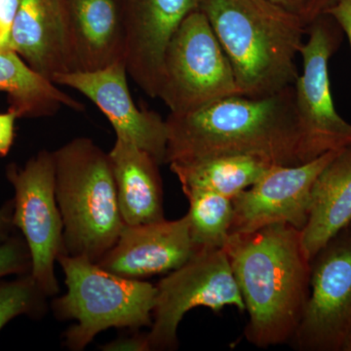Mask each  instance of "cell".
Masks as SVG:
<instances>
[{
  "instance_id": "1",
  "label": "cell",
  "mask_w": 351,
  "mask_h": 351,
  "mask_svg": "<svg viewBox=\"0 0 351 351\" xmlns=\"http://www.w3.org/2000/svg\"><path fill=\"white\" fill-rule=\"evenodd\" d=\"M165 120V163L221 156H255L272 165L308 161L294 85L262 98L235 95Z\"/></svg>"
},
{
  "instance_id": "2",
  "label": "cell",
  "mask_w": 351,
  "mask_h": 351,
  "mask_svg": "<svg viewBox=\"0 0 351 351\" xmlns=\"http://www.w3.org/2000/svg\"><path fill=\"white\" fill-rule=\"evenodd\" d=\"M223 250L249 315L245 338L258 348L291 341L311 282V262L302 230L274 223L250 233H232Z\"/></svg>"
},
{
  "instance_id": "3",
  "label": "cell",
  "mask_w": 351,
  "mask_h": 351,
  "mask_svg": "<svg viewBox=\"0 0 351 351\" xmlns=\"http://www.w3.org/2000/svg\"><path fill=\"white\" fill-rule=\"evenodd\" d=\"M201 10L243 96L262 98L295 84L307 32L301 15L271 0H204Z\"/></svg>"
},
{
  "instance_id": "4",
  "label": "cell",
  "mask_w": 351,
  "mask_h": 351,
  "mask_svg": "<svg viewBox=\"0 0 351 351\" xmlns=\"http://www.w3.org/2000/svg\"><path fill=\"white\" fill-rule=\"evenodd\" d=\"M53 154L64 253L98 263L124 226L110 154L88 138H76Z\"/></svg>"
},
{
  "instance_id": "5",
  "label": "cell",
  "mask_w": 351,
  "mask_h": 351,
  "mask_svg": "<svg viewBox=\"0 0 351 351\" xmlns=\"http://www.w3.org/2000/svg\"><path fill=\"white\" fill-rule=\"evenodd\" d=\"M57 262L64 270L68 291L53 307L62 319L77 322L66 332L69 348L84 350L108 328L151 326L156 286L115 276L80 256L62 253Z\"/></svg>"
},
{
  "instance_id": "6",
  "label": "cell",
  "mask_w": 351,
  "mask_h": 351,
  "mask_svg": "<svg viewBox=\"0 0 351 351\" xmlns=\"http://www.w3.org/2000/svg\"><path fill=\"white\" fill-rule=\"evenodd\" d=\"M235 95L242 94L225 51L205 13L193 11L166 49L158 99L184 113Z\"/></svg>"
},
{
  "instance_id": "7",
  "label": "cell",
  "mask_w": 351,
  "mask_h": 351,
  "mask_svg": "<svg viewBox=\"0 0 351 351\" xmlns=\"http://www.w3.org/2000/svg\"><path fill=\"white\" fill-rule=\"evenodd\" d=\"M156 286L152 329L145 335L149 350H175L178 328L186 313L206 307L219 313L226 306L244 313L245 304L230 260L223 249L198 251Z\"/></svg>"
},
{
  "instance_id": "8",
  "label": "cell",
  "mask_w": 351,
  "mask_h": 351,
  "mask_svg": "<svg viewBox=\"0 0 351 351\" xmlns=\"http://www.w3.org/2000/svg\"><path fill=\"white\" fill-rule=\"evenodd\" d=\"M307 39L300 56L302 71L294 84L307 160L351 145V123L335 108L330 82L329 63L345 38L341 27L329 14L307 25Z\"/></svg>"
},
{
  "instance_id": "9",
  "label": "cell",
  "mask_w": 351,
  "mask_h": 351,
  "mask_svg": "<svg viewBox=\"0 0 351 351\" xmlns=\"http://www.w3.org/2000/svg\"><path fill=\"white\" fill-rule=\"evenodd\" d=\"M8 179L15 189L12 223L24 234L31 276L46 295L57 294L54 267L64 253V223L55 191L54 154L40 152L24 167L12 166Z\"/></svg>"
},
{
  "instance_id": "10",
  "label": "cell",
  "mask_w": 351,
  "mask_h": 351,
  "mask_svg": "<svg viewBox=\"0 0 351 351\" xmlns=\"http://www.w3.org/2000/svg\"><path fill=\"white\" fill-rule=\"evenodd\" d=\"M351 330V232L346 228L311 260L306 307L293 346L302 351H343Z\"/></svg>"
},
{
  "instance_id": "11",
  "label": "cell",
  "mask_w": 351,
  "mask_h": 351,
  "mask_svg": "<svg viewBox=\"0 0 351 351\" xmlns=\"http://www.w3.org/2000/svg\"><path fill=\"white\" fill-rule=\"evenodd\" d=\"M339 151L298 165H272L250 188L233 198L230 234L287 223L304 230L314 182Z\"/></svg>"
},
{
  "instance_id": "12",
  "label": "cell",
  "mask_w": 351,
  "mask_h": 351,
  "mask_svg": "<svg viewBox=\"0 0 351 351\" xmlns=\"http://www.w3.org/2000/svg\"><path fill=\"white\" fill-rule=\"evenodd\" d=\"M127 76L125 62L120 61L97 71L59 73L52 82L84 95L107 117L117 138L149 152L161 165L165 163L167 151L166 120L159 113L138 108Z\"/></svg>"
},
{
  "instance_id": "13",
  "label": "cell",
  "mask_w": 351,
  "mask_h": 351,
  "mask_svg": "<svg viewBox=\"0 0 351 351\" xmlns=\"http://www.w3.org/2000/svg\"><path fill=\"white\" fill-rule=\"evenodd\" d=\"M204 0H125L128 75L152 99L158 98L164 57L184 20Z\"/></svg>"
},
{
  "instance_id": "14",
  "label": "cell",
  "mask_w": 351,
  "mask_h": 351,
  "mask_svg": "<svg viewBox=\"0 0 351 351\" xmlns=\"http://www.w3.org/2000/svg\"><path fill=\"white\" fill-rule=\"evenodd\" d=\"M195 253L188 215L175 221L124 226L98 265L115 276L144 280L179 269Z\"/></svg>"
},
{
  "instance_id": "15",
  "label": "cell",
  "mask_w": 351,
  "mask_h": 351,
  "mask_svg": "<svg viewBox=\"0 0 351 351\" xmlns=\"http://www.w3.org/2000/svg\"><path fill=\"white\" fill-rule=\"evenodd\" d=\"M73 71L124 61L125 0H62Z\"/></svg>"
},
{
  "instance_id": "16",
  "label": "cell",
  "mask_w": 351,
  "mask_h": 351,
  "mask_svg": "<svg viewBox=\"0 0 351 351\" xmlns=\"http://www.w3.org/2000/svg\"><path fill=\"white\" fill-rule=\"evenodd\" d=\"M6 49L51 82L59 73H71L62 0H20Z\"/></svg>"
},
{
  "instance_id": "17",
  "label": "cell",
  "mask_w": 351,
  "mask_h": 351,
  "mask_svg": "<svg viewBox=\"0 0 351 351\" xmlns=\"http://www.w3.org/2000/svg\"><path fill=\"white\" fill-rule=\"evenodd\" d=\"M108 154L124 226L165 219L160 164L156 159L133 143L117 137Z\"/></svg>"
},
{
  "instance_id": "18",
  "label": "cell",
  "mask_w": 351,
  "mask_h": 351,
  "mask_svg": "<svg viewBox=\"0 0 351 351\" xmlns=\"http://www.w3.org/2000/svg\"><path fill=\"white\" fill-rule=\"evenodd\" d=\"M351 223V145L341 149L314 182L308 219L302 230L309 261Z\"/></svg>"
},
{
  "instance_id": "19",
  "label": "cell",
  "mask_w": 351,
  "mask_h": 351,
  "mask_svg": "<svg viewBox=\"0 0 351 351\" xmlns=\"http://www.w3.org/2000/svg\"><path fill=\"white\" fill-rule=\"evenodd\" d=\"M169 165L184 195L209 191L232 200L253 186L272 164L255 156H221L174 161Z\"/></svg>"
},
{
  "instance_id": "20",
  "label": "cell",
  "mask_w": 351,
  "mask_h": 351,
  "mask_svg": "<svg viewBox=\"0 0 351 351\" xmlns=\"http://www.w3.org/2000/svg\"><path fill=\"white\" fill-rule=\"evenodd\" d=\"M0 91L13 100L18 115L50 117L66 107L82 112L84 106L39 75L10 49L0 50Z\"/></svg>"
},
{
  "instance_id": "21",
  "label": "cell",
  "mask_w": 351,
  "mask_h": 351,
  "mask_svg": "<svg viewBox=\"0 0 351 351\" xmlns=\"http://www.w3.org/2000/svg\"><path fill=\"white\" fill-rule=\"evenodd\" d=\"M189 199V233L195 252L223 249L230 234L232 200L209 191H191Z\"/></svg>"
},
{
  "instance_id": "22",
  "label": "cell",
  "mask_w": 351,
  "mask_h": 351,
  "mask_svg": "<svg viewBox=\"0 0 351 351\" xmlns=\"http://www.w3.org/2000/svg\"><path fill=\"white\" fill-rule=\"evenodd\" d=\"M45 297L32 276L0 284V330L21 314L40 313Z\"/></svg>"
},
{
  "instance_id": "23",
  "label": "cell",
  "mask_w": 351,
  "mask_h": 351,
  "mask_svg": "<svg viewBox=\"0 0 351 351\" xmlns=\"http://www.w3.org/2000/svg\"><path fill=\"white\" fill-rule=\"evenodd\" d=\"M31 265L27 243L18 239H7L0 243V277L21 274Z\"/></svg>"
},
{
  "instance_id": "24",
  "label": "cell",
  "mask_w": 351,
  "mask_h": 351,
  "mask_svg": "<svg viewBox=\"0 0 351 351\" xmlns=\"http://www.w3.org/2000/svg\"><path fill=\"white\" fill-rule=\"evenodd\" d=\"M18 113L10 110L0 113V156H6L10 151L15 137V121Z\"/></svg>"
},
{
  "instance_id": "25",
  "label": "cell",
  "mask_w": 351,
  "mask_h": 351,
  "mask_svg": "<svg viewBox=\"0 0 351 351\" xmlns=\"http://www.w3.org/2000/svg\"><path fill=\"white\" fill-rule=\"evenodd\" d=\"M325 14H329L336 20L351 48V0H341Z\"/></svg>"
},
{
  "instance_id": "26",
  "label": "cell",
  "mask_w": 351,
  "mask_h": 351,
  "mask_svg": "<svg viewBox=\"0 0 351 351\" xmlns=\"http://www.w3.org/2000/svg\"><path fill=\"white\" fill-rule=\"evenodd\" d=\"M339 1L341 0H307L306 7L301 15L302 20L306 25H308L318 16L327 13Z\"/></svg>"
},
{
  "instance_id": "27",
  "label": "cell",
  "mask_w": 351,
  "mask_h": 351,
  "mask_svg": "<svg viewBox=\"0 0 351 351\" xmlns=\"http://www.w3.org/2000/svg\"><path fill=\"white\" fill-rule=\"evenodd\" d=\"M101 350L108 351H147L149 350V346H147L145 336H135L132 337V338L117 339V341L104 346Z\"/></svg>"
},
{
  "instance_id": "28",
  "label": "cell",
  "mask_w": 351,
  "mask_h": 351,
  "mask_svg": "<svg viewBox=\"0 0 351 351\" xmlns=\"http://www.w3.org/2000/svg\"><path fill=\"white\" fill-rule=\"evenodd\" d=\"M11 215L12 214H11L10 206L2 208L0 210V243L8 239L7 237H8L9 230L11 225H13Z\"/></svg>"
},
{
  "instance_id": "29",
  "label": "cell",
  "mask_w": 351,
  "mask_h": 351,
  "mask_svg": "<svg viewBox=\"0 0 351 351\" xmlns=\"http://www.w3.org/2000/svg\"><path fill=\"white\" fill-rule=\"evenodd\" d=\"M271 1L284 7V8L287 9L289 11H292V12L302 15V11H304V7H306L307 0H271Z\"/></svg>"
},
{
  "instance_id": "30",
  "label": "cell",
  "mask_w": 351,
  "mask_h": 351,
  "mask_svg": "<svg viewBox=\"0 0 351 351\" xmlns=\"http://www.w3.org/2000/svg\"><path fill=\"white\" fill-rule=\"evenodd\" d=\"M343 351H351V330L348 339H346L345 346H343Z\"/></svg>"
},
{
  "instance_id": "31",
  "label": "cell",
  "mask_w": 351,
  "mask_h": 351,
  "mask_svg": "<svg viewBox=\"0 0 351 351\" xmlns=\"http://www.w3.org/2000/svg\"><path fill=\"white\" fill-rule=\"evenodd\" d=\"M348 230H350V232H351V223H350V226H348Z\"/></svg>"
}]
</instances>
